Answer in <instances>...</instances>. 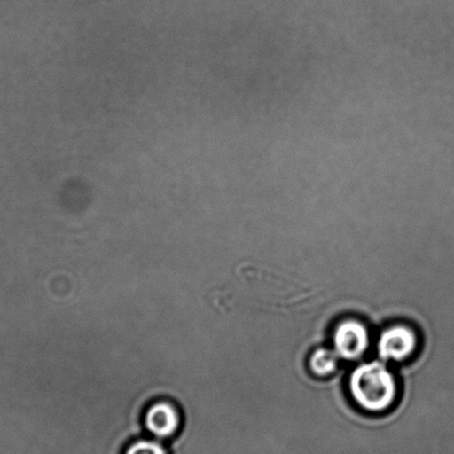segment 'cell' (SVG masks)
I'll return each mask as SVG.
<instances>
[{"instance_id": "1", "label": "cell", "mask_w": 454, "mask_h": 454, "mask_svg": "<svg viewBox=\"0 0 454 454\" xmlns=\"http://www.w3.org/2000/svg\"><path fill=\"white\" fill-rule=\"evenodd\" d=\"M348 390L356 407L372 414L389 411L400 395L395 373L379 361L358 365L350 374Z\"/></svg>"}, {"instance_id": "2", "label": "cell", "mask_w": 454, "mask_h": 454, "mask_svg": "<svg viewBox=\"0 0 454 454\" xmlns=\"http://www.w3.org/2000/svg\"><path fill=\"white\" fill-rule=\"evenodd\" d=\"M379 356L392 363H404L419 349V334L411 325L400 323L383 329L378 339Z\"/></svg>"}, {"instance_id": "4", "label": "cell", "mask_w": 454, "mask_h": 454, "mask_svg": "<svg viewBox=\"0 0 454 454\" xmlns=\"http://www.w3.org/2000/svg\"><path fill=\"white\" fill-rule=\"evenodd\" d=\"M182 417L177 407L170 401L153 403L145 414V425L150 434L157 439H168L177 434Z\"/></svg>"}, {"instance_id": "5", "label": "cell", "mask_w": 454, "mask_h": 454, "mask_svg": "<svg viewBox=\"0 0 454 454\" xmlns=\"http://www.w3.org/2000/svg\"><path fill=\"white\" fill-rule=\"evenodd\" d=\"M339 356L327 348L316 349L309 356V369L316 377L325 378L337 372Z\"/></svg>"}, {"instance_id": "3", "label": "cell", "mask_w": 454, "mask_h": 454, "mask_svg": "<svg viewBox=\"0 0 454 454\" xmlns=\"http://www.w3.org/2000/svg\"><path fill=\"white\" fill-rule=\"evenodd\" d=\"M369 346V329L363 321L347 318L334 325L333 347L339 358L358 360L367 352Z\"/></svg>"}, {"instance_id": "6", "label": "cell", "mask_w": 454, "mask_h": 454, "mask_svg": "<svg viewBox=\"0 0 454 454\" xmlns=\"http://www.w3.org/2000/svg\"><path fill=\"white\" fill-rule=\"evenodd\" d=\"M125 454H168L160 441L139 440L128 447Z\"/></svg>"}]
</instances>
